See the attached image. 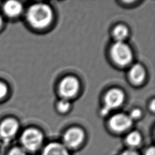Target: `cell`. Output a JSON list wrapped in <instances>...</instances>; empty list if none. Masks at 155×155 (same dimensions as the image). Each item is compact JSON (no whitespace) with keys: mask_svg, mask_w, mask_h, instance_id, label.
<instances>
[{"mask_svg":"<svg viewBox=\"0 0 155 155\" xmlns=\"http://www.w3.org/2000/svg\"><path fill=\"white\" fill-rule=\"evenodd\" d=\"M141 116V111L139 109H134L132 110L128 116L131 120L137 119Z\"/></svg>","mask_w":155,"mask_h":155,"instance_id":"obj_17","label":"cell"},{"mask_svg":"<svg viewBox=\"0 0 155 155\" xmlns=\"http://www.w3.org/2000/svg\"><path fill=\"white\" fill-rule=\"evenodd\" d=\"M109 124L113 130L116 131H123L128 129L132 124L130 117L124 114L119 113L114 115L110 120Z\"/></svg>","mask_w":155,"mask_h":155,"instance_id":"obj_8","label":"cell"},{"mask_svg":"<svg viewBox=\"0 0 155 155\" xmlns=\"http://www.w3.org/2000/svg\"><path fill=\"white\" fill-rule=\"evenodd\" d=\"M79 88V81L73 76H67L64 78L59 85V92L65 99L74 96Z\"/></svg>","mask_w":155,"mask_h":155,"instance_id":"obj_5","label":"cell"},{"mask_svg":"<svg viewBox=\"0 0 155 155\" xmlns=\"http://www.w3.org/2000/svg\"><path fill=\"white\" fill-rule=\"evenodd\" d=\"M126 141L131 147L137 146L140 143L141 136L137 131H132L127 136Z\"/></svg>","mask_w":155,"mask_h":155,"instance_id":"obj_13","label":"cell"},{"mask_svg":"<svg viewBox=\"0 0 155 155\" xmlns=\"http://www.w3.org/2000/svg\"><path fill=\"white\" fill-rule=\"evenodd\" d=\"M111 56L115 63L125 66L132 60L133 54L130 47L124 42H116L110 50Z\"/></svg>","mask_w":155,"mask_h":155,"instance_id":"obj_2","label":"cell"},{"mask_svg":"<svg viewBox=\"0 0 155 155\" xmlns=\"http://www.w3.org/2000/svg\"><path fill=\"white\" fill-rule=\"evenodd\" d=\"M21 140L25 149L30 151H35L42 144L43 136L39 130L34 128H28L22 133Z\"/></svg>","mask_w":155,"mask_h":155,"instance_id":"obj_3","label":"cell"},{"mask_svg":"<svg viewBox=\"0 0 155 155\" xmlns=\"http://www.w3.org/2000/svg\"><path fill=\"white\" fill-rule=\"evenodd\" d=\"M22 9V5L17 1H8L3 5L4 12L7 16L11 18L16 17L20 15Z\"/></svg>","mask_w":155,"mask_h":155,"instance_id":"obj_9","label":"cell"},{"mask_svg":"<svg viewBox=\"0 0 155 155\" xmlns=\"http://www.w3.org/2000/svg\"><path fill=\"white\" fill-rule=\"evenodd\" d=\"M70 107V103L68 101L67 99L62 98L59 102L57 104V108L58 110L62 113H64L67 111Z\"/></svg>","mask_w":155,"mask_h":155,"instance_id":"obj_14","label":"cell"},{"mask_svg":"<svg viewBox=\"0 0 155 155\" xmlns=\"http://www.w3.org/2000/svg\"><path fill=\"white\" fill-rule=\"evenodd\" d=\"M84 134L82 130L74 127L67 130L64 136V142L69 147H76L83 141Z\"/></svg>","mask_w":155,"mask_h":155,"instance_id":"obj_7","label":"cell"},{"mask_svg":"<svg viewBox=\"0 0 155 155\" xmlns=\"http://www.w3.org/2000/svg\"><path fill=\"white\" fill-rule=\"evenodd\" d=\"M42 155H69V154L63 145L57 142H52L45 147Z\"/></svg>","mask_w":155,"mask_h":155,"instance_id":"obj_10","label":"cell"},{"mask_svg":"<svg viewBox=\"0 0 155 155\" xmlns=\"http://www.w3.org/2000/svg\"><path fill=\"white\" fill-rule=\"evenodd\" d=\"M8 155H26V153L25 150L22 148L16 147L10 151Z\"/></svg>","mask_w":155,"mask_h":155,"instance_id":"obj_15","label":"cell"},{"mask_svg":"<svg viewBox=\"0 0 155 155\" xmlns=\"http://www.w3.org/2000/svg\"><path fill=\"white\" fill-rule=\"evenodd\" d=\"M19 124L17 120L13 118H7L0 124V136L4 140H11L17 133Z\"/></svg>","mask_w":155,"mask_h":155,"instance_id":"obj_6","label":"cell"},{"mask_svg":"<svg viewBox=\"0 0 155 155\" xmlns=\"http://www.w3.org/2000/svg\"><path fill=\"white\" fill-rule=\"evenodd\" d=\"M113 33L117 42H123L128 35V30L124 25H118L114 28Z\"/></svg>","mask_w":155,"mask_h":155,"instance_id":"obj_12","label":"cell"},{"mask_svg":"<svg viewBox=\"0 0 155 155\" xmlns=\"http://www.w3.org/2000/svg\"><path fill=\"white\" fill-rule=\"evenodd\" d=\"M125 95L122 91L117 88L110 90L104 97L105 105L101 110L102 115L107 114L110 110L119 107L124 101Z\"/></svg>","mask_w":155,"mask_h":155,"instance_id":"obj_4","label":"cell"},{"mask_svg":"<svg viewBox=\"0 0 155 155\" xmlns=\"http://www.w3.org/2000/svg\"><path fill=\"white\" fill-rule=\"evenodd\" d=\"M8 93V87L5 84L0 82V99L6 96Z\"/></svg>","mask_w":155,"mask_h":155,"instance_id":"obj_16","label":"cell"},{"mask_svg":"<svg viewBox=\"0 0 155 155\" xmlns=\"http://www.w3.org/2000/svg\"><path fill=\"white\" fill-rule=\"evenodd\" d=\"M129 75L132 82L135 84H140L145 79V71L142 65L134 64L130 68Z\"/></svg>","mask_w":155,"mask_h":155,"instance_id":"obj_11","label":"cell"},{"mask_svg":"<svg viewBox=\"0 0 155 155\" xmlns=\"http://www.w3.org/2000/svg\"><path fill=\"white\" fill-rule=\"evenodd\" d=\"M154 152H155V150L154 147H151L147 150L145 155H155Z\"/></svg>","mask_w":155,"mask_h":155,"instance_id":"obj_19","label":"cell"},{"mask_svg":"<svg viewBox=\"0 0 155 155\" xmlns=\"http://www.w3.org/2000/svg\"><path fill=\"white\" fill-rule=\"evenodd\" d=\"M2 23H3L2 18V16L0 15V27L2 26Z\"/></svg>","mask_w":155,"mask_h":155,"instance_id":"obj_20","label":"cell"},{"mask_svg":"<svg viewBox=\"0 0 155 155\" xmlns=\"http://www.w3.org/2000/svg\"><path fill=\"white\" fill-rule=\"evenodd\" d=\"M122 155H139L138 153L133 150H127L124 151Z\"/></svg>","mask_w":155,"mask_h":155,"instance_id":"obj_18","label":"cell"},{"mask_svg":"<svg viewBox=\"0 0 155 155\" xmlns=\"http://www.w3.org/2000/svg\"><path fill=\"white\" fill-rule=\"evenodd\" d=\"M28 23L36 28H43L48 26L52 21L51 8L47 4L38 3L30 6L26 13Z\"/></svg>","mask_w":155,"mask_h":155,"instance_id":"obj_1","label":"cell"}]
</instances>
